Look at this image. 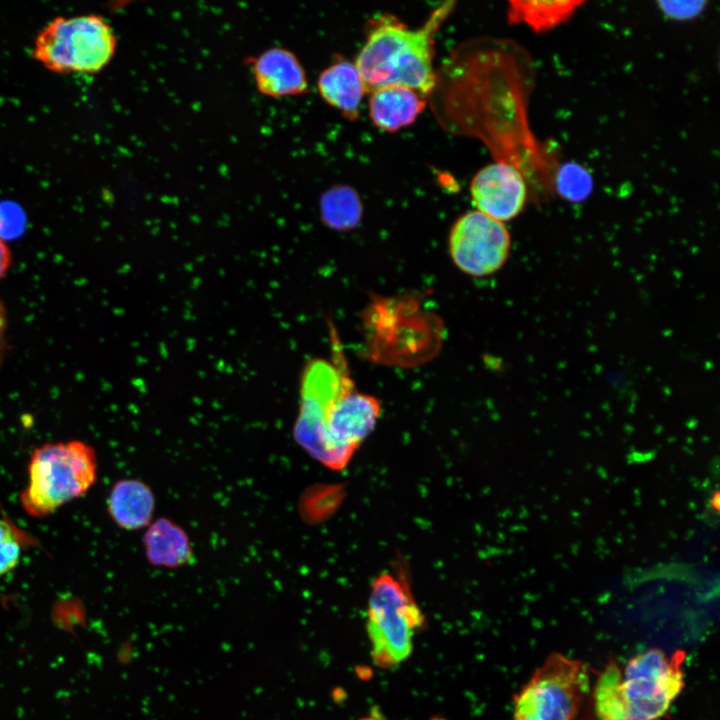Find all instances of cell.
Here are the masks:
<instances>
[{
    "instance_id": "obj_1",
    "label": "cell",
    "mask_w": 720,
    "mask_h": 720,
    "mask_svg": "<svg viewBox=\"0 0 720 720\" xmlns=\"http://www.w3.org/2000/svg\"><path fill=\"white\" fill-rule=\"evenodd\" d=\"M343 358L310 361L301 383L297 442L326 467L341 471L376 426L380 401L359 392Z\"/></svg>"
},
{
    "instance_id": "obj_2",
    "label": "cell",
    "mask_w": 720,
    "mask_h": 720,
    "mask_svg": "<svg viewBox=\"0 0 720 720\" xmlns=\"http://www.w3.org/2000/svg\"><path fill=\"white\" fill-rule=\"evenodd\" d=\"M684 650L667 655L650 648L624 666L611 657L581 711V720H662L685 686Z\"/></svg>"
},
{
    "instance_id": "obj_3",
    "label": "cell",
    "mask_w": 720,
    "mask_h": 720,
    "mask_svg": "<svg viewBox=\"0 0 720 720\" xmlns=\"http://www.w3.org/2000/svg\"><path fill=\"white\" fill-rule=\"evenodd\" d=\"M455 2L437 7L425 23L411 29L393 15H380L369 26L355 59L366 93L385 86H405L424 96L437 84L434 70L435 35Z\"/></svg>"
},
{
    "instance_id": "obj_4",
    "label": "cell",
    "mask_w": 720,
    "mask_h": 720,
    "mask_svg": "<svg viewBox=\"0 0 720 720\" xmlns=\"http://www.w3.org/2000/svg\"><path fill=\"white\" fill-rule=\"evenodd\" d=\"M117 43L102 15L57 16L37 33L31 56L53 73L94 75L111 63Z\"/></svg>"
},
{
    "instance_id": "obj_5",
    "label": "cell",
    "mask_w": 720,
    "mask_h": 720,
    "mask_svg": "<svg viewBox=\"0 0 720 720\" xmlns=\"http://www.w3.org/2000/svg\"><path fill=\"white\" fill-rule=\"evenodd\" d=\"M96 474V455L88 444L47 443L31 455L21 504L34 517L46 516L86 493Z\"/></svg>"
},
{
    "instance_id": "obj_6",
    "label": "cell",
    "mask_w": 720,
    "mask_h": 720,
    "mask_svg": "<svg viewBox=\"0 0 720 720\" xmlns=\"http://www.w3.org/2000/svg\"><path fill=\"white\" fill-rule=\"evenodd\" d=\"M423 625L424 615L406 583L387 572L378 575L371 585L366 621L374 664L387 669L405 661Z\"/></svg>"
},
{
    "instance_id": "obj_7",
    "label": "cell",
    "mask_w": 720,
    "mask_h": 720,
    "mask_svg": "<svg viewBox=\"0 0 720 720\" xmlns=\"http://www.w3.org/2000/svg\"><path fill=\"white\" fill-rule=\"evenodd\" d=\"M589 666L554 652L513 698V720H575L590 691Z\"/></svg>"
},
{
    "instance_id": "obj_8",
    "label": "cell",
    "mask_w": 720,
    "mask_h": 720,
    "mask_svg": "<svg viewBox=\"0 0 720 720\" xmlns=\"http://www.w3.org/2000/svg\"><path fill=\"white\" fill-rule=\"evenodd\" d=\"M448 249L456 267L473 277L499 271L511 250V237L504 223L473 210L453 224Z\"/></svg>"
},
{
    "instance_id": "obj_9",
    "label": "cell",
    "mask_w": 720,
    "mask_h": 720,
    "mask_svg": "<svg viewBox=\"0 0 720 720\" xmlns=\"http://www.w3.org/2000/svg\"><path fill=\"white\" fill-rule=\"evenodd\" d=\"M470 195L477 211L503 223L523 211L529 195L528 182L514 165L495 161L474 175Z\"/></svg>"
},
{
    "instance_id": "obj_10",
    "label": "cell",
    "mask_w": 720,
    "mask_h": 720,
    "mask_svg": "<svg viewBox=\"0 0 720 720\" xmlns=\"http://www.w3.org/2000/svg\"><path fill=\"white\" fill-rule=\"evenodd\" d=\"M258 92L280 99L302 95L308 91L306 71L298 57L289 49L274 46L248 60Z\"/></svg>"
},
{
    "instance_id": "obj_11",
    "label": "cell",
    "mask_w": 720,
    "mask_h": 720,
    "mask_svg": "<svg viewBox=\"0 0 720 720\" xmlns=\"http://www.w3.org/2000/svg\"><path fill=\"white\" fill-rule=\"evenodd\" d=\"M369 94L370 118L378 129L386 132L411 125L427 103L426 96L405 86H385Z\"/></svg>"
},
{
    "instance_id": "obj_12",
    "label": "cell",
    "mask_w": 720,
    "mask_h": 720,
    "mask_svg": "<svg viewBox=\"0 0 720 720\" xmlns=\"http://www.w3.org/2000/svg\"><path fill=\"white\" fill-rule=\"evenodd\" d=\"M317 88L323 100L349 119L359 116L366 89L354 63L338 58L318 76Z\"/></svg>"
},
{
    "instance_id": "obj_13",
    "label": "cell",
    "mask_w": 720,
    "mask_h": 720,
    "mask_svg": "<svg viewBox=\"0 0 720 720\" xmlns=\"http://www.w3.org/2000/svg\"><path fill=\"white\" fill-rule=\"evenodd\" d=\"M155 500L151 489L134 479L120 480L113 486L108 509L118 526L127 530L140 529L151 520Z\"/></svg>"
},
{
    "instance_id": "obj_14",
    "label": "cell",
    "mask_w": 720,
    "mask_h": 720,
    "mask_svg": "<svg viewBox=\"0 0 720 720\" xmlns=\"http://www.w3.org/2000/svg\"><path fill=\"white\" fill-rule=\"evenodd\" d=\"M144 547L153 565L178 567L192 559L186 533L167 519H159L149 527L144 537Z\"/></svg>"
},
{
    "instance_id": "obj_15",
    "label": "cell",
    "mask_w": 720,
    "mask_h": 720,
    "mask_svg": "<svg viewBox=\"0 0 720 720\" xmlns=\"http://www.w3.org/2000/svg\"><path fill=\"white\" fill-rule=\"evenodd\" d=\"M583 1H511V23H525L533 31L546 32L569 20Z\"/></svg>"
},
{
    "instance_id": "obj_16",
    "label": "cell",
    "mask_w": 720,
    "mask_h": 720,
    "mask_svg": "<svg viewBox=\"0 0 720 720\" xmlns=\"http://www.w3.org/2000/svg\"><path fill=\"white\" fill-rule=\"evenodd\" d=\"M363 204L359 193L347 184L328 188L320 197V216L329 228L346 232L356 228L362 219Z\"/></svg>"
},
{
    "instance_id": "obj_17",
    "label": "cell",
    "mask_w": 720,
    "mask_h": 720,
    "mask_svg": "<svg viewBox=\"0 0 720 720\" xmlns=\"http://www.w3.org/2000/svg\"><path fill=\"white\" fill-rule=\"evenodd\" d=\"M593 187L590 173L577 163H566L556 169L553 189L569 201L586 199Z\"/></svg>"
},
{
    "instance_id": "obj_18",
    "label": "cell",
    "mask_w": 720,
    "mask_h": 720,
    "mask_svg": "<svg viewBox=\"0 0 720 720\" xmlns=\"http://www.w3.org/2000/svg\"><path fill=\"white\" fill-rule=\"evenodd\" d=\"M21 555V542L9 522L0 519V576L16 567Z\"/></svg>"
},
{
    "instance_id": "obj_19",
    "label": "cell",
    "mask_w": 720,
    "mask_h": 720,
    "mask_svg": "<svg viewBox=\"0 0 720 720\" xmlns=\"http://www.w3.org/2000/svg\"><path fill=\"white\" fill-rule=\"evenodd\" d=\"M25 226L24 213L10 203H0V238L5 242L18 238Z\"/></svg>"
},
{
    "instance_id": "obj_20",
    "label": "cell",
    "mask_w": 720,
    "mask_h": 720,
    "mask_svg": "<svg viewBox=\"0 0 720 720\" xmlns=\"http://www.w3.org/2000/svg\"><path fill=\"white\" fill-rule=\"evenodd\" d=\"M662 13L674 20H689L698 16L705 8L706 1H659Z\"/></svg>"
},
{
    "instance_id": "obj_21",
    "label": "cell",
    "mask_w": 720,
    "mask_h": 720,
    "mask_svg": "<svg viewBox=\"0 0 720 720\" xmlns=\"http://www.w3.org/2000/svg\"><path fill=\"white\" fill-rule=\"evenodd\" d=\"M7 318L5 308L0 299V366L4 360L7 348Z\"/></svg>"
},
{
    "instance_id": "obj_22",
    "label": "cell",
    "mask_w": 720,
    "mask_h": 720,
    "mask_svg": "<svg viewBox=\"0 0 720 720\" xmlns=\"http://www.w3.org/2000/svg\"><path fill=\"white\" fill-rule=\"evenodd\" d=\"M12 263V254L6 242L0 238V280L6 275Z\"/></svg>"
},
{
    "instance_id": "obj_23",
    "label": "cell",
    "mask_w": 720,
    "mask_h": 720,
    "mask_svg": "<svg viewBox=\"0 0 720 720\" xmlns=\"http://www.w3.org/2000/svg\"><path fill=\"white\" fill-rule=\"evenodd\" d=\"M360 720H385V719H383L382 717H380L378 715H372V716H367V717L361 718Z\"/></svg>"
}]
</instances>
